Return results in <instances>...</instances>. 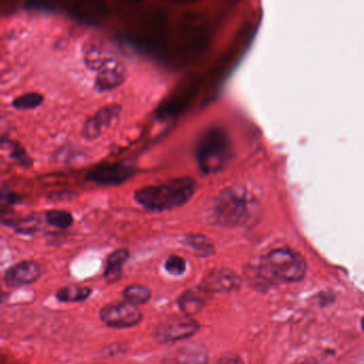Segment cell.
Returning <instances> with one entry per match:
<instances>
[{
    "mask_svg": "<svg viewBox=\"0 0 364 364\" xmlns=\"http://www.w3.org/2000/svg\"><path fill=\"white\" fill-rule=\"evenodd\" d=\"M257 203L244 187L232 186L219 193L212 206V217L225 228L244 227L257 213Z\"/></svg>",
    "mask_w": 364,
    "mask_h": 364,
    "instance_id": "6da1fadb",
    "label": "cell"
},
{
    "mask_svg": "<svg viewBox=\"0 0 364 364\" xmlns=\"http://www.w3.org/2000/svg\"><path fill=\"white\" fill-rule=\"evenodd\" d=\"M196 192V181L179 177L160 185L145 186L135 193V200L147 211L164 212L187 203Z\"/></svg>",
    "mask_w": 364,
    "mask_h": 364,
    "instance_id": "7a4b0ae2",
    "label": "cell"
},
{
    "mask_svg": "<svg viewBox=\"0 0 364 364\" xmlns=\"http://www.w3.org/2000/svg\"><path fill=\"white\" fill-rule=\"evenodd\" d=\"M127 71L122 61L109 57L97 71L94 88L98 92H108L122 85L126 80Z\"/></svg>",
    "mask_w": 364,
    "mask_h": 364,
    "instance_id": "ba28073f",
    "label": "cell"
},
{
    "mask_svg": "<svg viewBox=\"0 0 364 364\" xmlns=\"http://www.w3.org/2000/svg\"><path fill=\"white\" fill-rule=\"evenodd\" d=\"M44 97L38 92L24 93L13 100L12 106L17 110H30L42 105Z\"/></svg>",
    "mask_w": 364,
    "mask_h": 364,
    "instance_id": "d6986e66",
    "label": "cell"
},
{
    "mask_svg": "<svg viewBox=\"0 0 364 364\" xmlns=\"http://www.w3.org/2000/svg\"><path fill=\"white\" fill-rule=\"evenodd\" d=\"M215 364H244L242 360L237 356V354L228 353L224 356L220 357Z\"/></svg>",
    "mask_w": 364,
    "mask_h": 364,
    "instance_id": "603a6c76",
    "label": "cell"
},
{
    "mask_svg": "<svg viewBox=\"0 0 364 364\" xmlns=\"http://www.w3.org/2000/svg\"><path fill=\"white\" fill-rule=\"evenodd\" d=\"M7 149L11 158L15 159L23 167H30L32 164L31 158L28 156L27 152L24 149V146L17 142L8 141Z\"/></svg>",
    "mask_w": 364,
    "mask_h": 364,
    "instance_id": "44dd1931",
    "label": "cell"
},
{
    "mask_svg": "<svg viewBox=\"0 0 364 364\" xmlns=\"http://www.w3.org/2000/svg\"><path fill=\"white\" fill-rule=\"evenodd\" d=\"M298 364H317L315 361L313 360H310V361H303L301 363H298Z\"/></svg>",
    "mask_w": 364,
    "mask_h": 364,
    "instance_id": "cb8c5ba5",
    "label": "cell"
},
{
    "mask_svg": "<svg viewBox=\"0 0 364 364\" xmlns=\"http://www.w3.org/2000/svg\"><path fill=\"white\" fill-rule=\"evenodd\" d=\"M97 364H103V363H97Z\"/></svg>",
    "mask_w": 364,
    "mask_h": 364,
    "instance_id": "484cf974",
    "label": "cell"
},
{
    "mask_svg": "<svg viewBox=\"0 0 364 364\" xmlns=\"http://www.w3.org/2000/svg\"><path fill=\"white\" fill-rule=\"evenodd\" d=\"M122 107L119 104H109L97 111L82 128V136L88 140H94L107 132L120 118Z\"/></svg>",
    "mask_w": 364,
    "mask_h": 364,
    "instance_id": "9c48e42d",
    "label": "cell"
},
{
    "mask_svg": "<svg viewBox=\"0 0 364 364\" xmlns=\"http://www.w3.org/2000/svg\"><path fill=\"white\" fill-rule=\"evenodd\" d=\"M161 364H209V351L202 344L189 343L169 352Z\"/></svg>",
    "mask_w": 364,
    "mask_h": 364,
    "instance_id": "7c38bea8",
    "label": "cell"
},
{
    "mask_svg": "<svg viewBox=\"0 0 364 364\" xmlns=\"http://www.w3.org/2000/svg\"><path fill=\"white\" fill-rule=\"evenodd\" d=\"M101 322L111 329H128L139 325L143 314L139 307L127 301L110 302L100 310Z\"/></svg>",
    "mask_w": 364,
    "mask_h": 364,
    "instance_id": "8992f818",
    "label": "cell"
},
{
    "mask_svg": "<svg viewBox=\"0 0 364 364\" xmlns=\"http://www.w3.org/2000/svg\"><path fill=\"white\" fill-rule=\"evenodd\" d=\"M196 157L199 169L204 174L221 171L231 158V142L220 128H210L203 133L197 144Z\"/></svg>",
    "mask_w": 364,
    "mask_h": 364,
    "instance_id": "277c9868",
    "label": "cell"
},
{
    "mask_svg": "<svg viewBox=\"0 0 364 364\" xmlns=\"http://www.w3.org/2000/svg\"><path fill=\"white\" fill-rule=\"evenodd\" d=\"M9 227L22 234H33L38 230V220L32 217L23 218L19 220H11L7 223Z\"/></svg>",
    "mask_w": 364,
    "mask_h": 364,
    "instance_id": "7402d4cb",
    "label": "cell"
},
{
    "mask_svg": "<svg viewBox=\"0 0 364 364\" xmlns=\"http://www.w3.org/2000/svg\"><path fill=\"white\" fill-rule=\"evenodd\" d=\"M240 276L229 268H213L207 271L198 285L203 294H227L240 289Z\"/></svg>",
    "mask_w": 364,
    "mask_h": 364,
    "instance_id": "52a82bcc",
    "label": "cell"
},
{
    "mask_svg": "<svg viewBox=\"0 0 364 364\" xmlns=\"http://www.w3.org/2000/svg\"><path fill=\"white\" fill-rule=\"evenodd\" d=\"M164 270L169 275L174 277L183 276L187 270V263L184 257H181L177 254H172L168 256L166 262L163 264Z\"/></svg>",
    "mask_w": 364,
    "mask_h": 364,
    "instance_id": "ffe728a7",
    "label": "cell"
},
{
    "mask_svg": "<svg viewBox=\"0 0 364 364\" xmlns=\"http://www.w3.org/2000/svg\"><path fill=\"white\" fill-rule=\"evenodd\" d=\"M198 320L186 315H173L155 328L153 339L160 345H172L186 341L200 331Z\"/></svg>",
    "mask_w": 364,
    "mask_h": 364,
    "instance_id": "5b68a950",
    "label": "cell"
},
{
    "mask_svg": "<svg viewBox=\"0 0 364 364\" xmlns=\"http://www.w3.org/2000/svg\"><path fill=\"white\" fill-rule=\"evenodd\" d=\"M45 220L51 227L57 229H68L74 222L73 215L63 210H50L45 213Z\"/></svg>",
    "mask_w": 364,
    "mask_h": 364,
    "instance_id": "ac0fdd59",
    "label": "cell"
},
{
    "mask_svg": "<svg viewBox=\"0 0 364 364\" xmlns=\"http://www.w3.org/2000/svg\"><path fill=\"white\" fill-rule=\"evenodd\" d=\"M362 327H363V330H364V317L362 319Z\"/></svg>",
    "mask_w": 364,
    "mask_h": 364,
    "instance_id": "d4e9b609",
    "label": "cell"
},
{
    "mask_svg": "<svg viewBox=\"0 0 364 364\" xmlns=\"http://www.w3.org/2000/svg\"><path fill=\"white\" fill-rule=\"evenodd\" d=\"M177 306L181 313L189 317L201 313L205 307L203 293L198 288L184 291L177 298Z\"/></svg>",
    "mask_w": 364,
    "mask_h": 364,
    "instance_id": "5bb4252c",
    "label": "cell"
},
{
    "mask_svg": "<svg viewBox=\"0 0 364 364\" xmlns=\"http://www.w3.org/2000/svg\"><path fill=\"white\" fill-rule=\"evenodd\" d=\"M180 241L184 246L192 249L199 257H211L216 252L213 240L203 234H186Z\"/></svg>",
    "mask_w": 364,
    "mask_h": 364,
    "instance_id": "9a60e30c",
    "label": "cell"
},
{
    "mask_svg": "<svg viewBox=\"0 0 364 364\" xmlns=\"http://www.w3.org/2000/svg\"><path fill=\"white\" fill-rule=\"evenodd\" d=\"M93 290L90 287L79 284H68L60 288L56 293V298L61 303H77L89 299Z\"/></svg>",
    "mask_w": 364,
    "mask_h": 364,
    "instance_id": "2e32d148",
    "label": "cell"
},
{
    "mask_svg": "<svg viewBox=\"0 0 364 364\" xmlns=\"http://www.w3.org/2000/svg\"><path fill=\"white\" fill-rule=\"evenodd\" d=\"M122 296L124 301H127L135 306L145 305L152 299V290L143 284H129L123 290Z\"/></svg>",
    "mask_w": 364,
    "mask_h": 364,
    "instance_id": "e0dca14e",
    "label": "cell"
},
{
    "mask_svg": "<svg viewBox=\"0 0 364 364\" xmlns=\"http://www.w3.org/2000/svg\"><path fill=\"white\" fill-rule=\"evenodd\" d=\"M131 256L129 251L125 248H120L111 252L105 263L103 278L107 283L114 284L122 279L123 267Z\"/></svg>",
    "mask_w": 364,
    "mask_h": 364,
    "instance_id": "4fadbf2b",
    "label": "cell"
},
{
    "mask_svg": "<svg viewBox=\"0 0 364 364\" xmlns=\"http://www.w3.org/2000/svg\"><path fill=\"white\" fill-rule=\"evenodd\" d=\"M135 169L123 163H107L92 169L85 179L99 185H119L135 175Z\"/></svg>",
    "mask_w": 364,
    "mask_h": 364,
    "instance_id": "30bf717a",
    "label": "cell"
},
{
    "mask_svg": "<svg viewBox=\"0 0 364 364\" xmlns=\"http://www.w3.org/2000/svg\"><path fill=\"white\" fill-rule=\"evenodd\" d=\"M42 269L36 261H22L9 267L4 275V283L10 289H17L37 282Z\"/></svg>",
    "mask_w": 364,
    "mask_h": 364,
    "instance_id": "8fae6325",
    "label": "cell"
},
{
    "mask_svg": "<svg viewBox=\"0 0 364 364\" xmlns=\"http://www.w3.org/2000/svg\"><path fill=\"white\" fill-rule=\"evenodd\" d=\"M306 272L305 258L289 248L272 250L261 259L257 268L258 276L269 282H297Z\"/></svg>",
    "mask_w": 364,
    "mask_h": 364,
    "instance_id": "3957f363",
    "label": "cell"
}]
</instances>
